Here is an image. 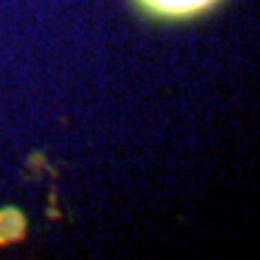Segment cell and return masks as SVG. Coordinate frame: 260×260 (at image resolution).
I'll use <instances>...</instances> for the list:
<instances>
[{
	"instance_id": "cell-1",
	"label": "cell",
	"mask_w": 260,
	"mask_h": 260,
	"mask_svg": "<svg viewBox=\"0 0 260 260\" xmlns=\"http://www.w3.org/2000/svg\"><path fill=\"white\" fill-rule=\"evenodd\" d=\"M217 0H140V5H145L149 12H154L159 17H188L198 15L205 8L214 5Z\"/></svg>"
}]
</instances>
